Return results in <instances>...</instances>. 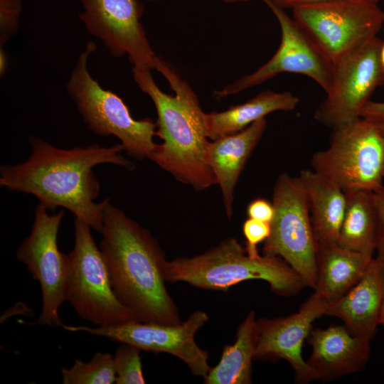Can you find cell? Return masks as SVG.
I'll use <instances>...</instances> for the list:
<instances>
[{"label": "cell", "mask_w": 384, "mask_h": 384, "mask_svg": "<svg viewBox=\"0 0 384 384\" xmlns=\"http://www.w3.org/2000/svg\"><path fill=\"white\" fill-rule=\"evenodd\" d=\"M274 218L264 243V255L283 259L306 286L316 284V245L307 196L298 176L281 174L275 183Z\"/></svg>", "instance_id": "cell-9"}, {"label": "cell", "mask_w": 384, "mask_h": 384, "mask_svg": "<svg viewBox=\"0 0 384 384\" xmlns=\"http://www.w3.org/2000/svg\"><path fill=\"white\" fill-rule=\"evenodd\" d=\"M90 228L75 219V245L66 255L65 301L82 319L98 326L137 321L116 296L105 260Z\"/></svg>", "instance_id": "cell-6"}, {"label": "cell", "mask_w": 384, "mask_h": 384, "mask_svg": "<svg viewBox=\"0 0 384 384\" xmlns=\"http://www.w3.org/2000/svg\"><path fill=\"white\" fill-rule=\"evenodd\" d=\"M311 353L306 361L316 380H331L362 370L370 356L369 340L353 335L344 325L311 328Z\"/></svg>", "instance_id": "cell-16"}, {"label": "cell", "mask_w": 384, "mask_h": 384, "mask_svg": "<svg viewBox=\"0 0 384 384\" xmlns=\"http://www.w3.org/2000/svg\"><path fill=\"white\" fill-rule=\"evenodd\" d=\"M249 218L270 223L274 218V209L272 203L264 198H257L249 203L247 208Z\"/></svg>", "instance_id": "cell-30"}, {"label": "cell", "mask_w": 384, "mask_h": 384, "mask_svg": "<svg viewBox=\"0 0 384 384\" xmlns=\"http://www.w3.org/2000/svg\"><path fill=\"white\" fill-rule=\"evenodd\" d=\"M64 384H112L116 380L114 357L97 352L89 362L76 359L70 368L61 369Z\"/></svg>", "instance_id": "cell-24"}, {"label": "cell", "mask_w": 384, "mask_h": 384, "mask_svg": "<svg viewBox=\"0 0 384 384\" xmlns=\"http://www.w3.org/2000/svg\"><path fill=\"white\" fill-rule=\"evenodd\" d=\"M346 193V205L337 243L373 256L375 251L376 208L374 191Z\"/></svg>", "instance_id": "cell-23"}, {"label": "cell", "mask_w": 384, "mask_h": 384, "mask_svg": "<svg viewBox=\"0 0 384 384\" xmlns=\"http://www.w3.org/2000/svg\"><path fill=\"white\" fill-rule=\"evenodd\" d=\"M329 303L314 293L298 312L287 317L257 321L255 358L286 360L301 383L316 380V376L302 356L303 343L312 323L325 314Z\"/></svg>", "instance_id": "cell-15"}, {"label": "cell", "mask_w": 384, "mask_h": 384, "mask_svg": "<svg viewBox=\"0 0 384 384\" xmlns=\"http://www.w3.org/2000/svg\"><path fill=\"white\" fill-rule=\"evenodd\" d=\"M28 141L31 153L25 161L1 166L0 186L36 196L50 211L58 207L67 209L100 233L109 198L95 201L100 185L93 168L111 164L133 169L132 162L121 154L122 144H92L63 149L35 136Z\"/></svg>", "instance_id": "cell-1"}, {"label": "cell", "mask_w": 384, "mask_h": 384, "mask_svg": "<svg viewBox=\"0 0 384 384\" xmlns=\"http://www.w3.org/2000/svg\"><path fill=\"white\" fill-rule=\"evenodd\" d=\"M334 129L329 146L315 152L311 169L345 193L383 186L384 136L362 117Z\"/></svg>", "instance_id": "cell-7"}, {"label": "cell", "mask_w": 384, "mask_h": 384, "mask_svg": "<svg viewBox=\"0 0 384 384\" xmlns=\"http://www.w3.org/2000/svg\"><path fill=\"white\" fill-rule=\"evenodd\" d=\"M100 250L114 292L137 321L181 323L165 287L164 255L150 233L110 199L103 211Z\"/></svg>", "instance_id": "cell-2"}, {"label": "cell", "mask_w": 384, "mask_h": 384, "mask_svg": "<svg viewBox=\"0 0 384 384\" xmlns=\"http://www.w3.org/2000/svg\"><path fill=\"white\" fill-rule=\"evenodd\" d=\"M267 127L262 118L244 129L210 142L208 162L222 191L227 216L233 214L234 188L240 173Z\"/></svg>", "instance_id": "cell-18"}, {"label": "cell", "mask_w": 384, "mask_h": 384, "mask_svg": "<svg viewBox=\"0 0 384 384\" xmlns=\"http://www.w3.org/2000/svg\"><path fill=\"white\" fill-rule=\"evenodd\" d=\"M297 176L307 196L316 242H337L345 213L346 193L336 183L313 169H302Z\"/></svg>", "instance_id": "cell-20"}, {"label": "cell", "mask_w": 384, "mask_h": 384, "mask_svg": "<svg viewBox=\"0 0 384 384\" xmlns=\"http://www.w3.org/2000/svg\"><path fill=\"white\" fill-rule=\"evenodd\" d=\"M374 197L376 208V257L384 262V186L374 191Z\"/></svg>", "instance_id": "cell-28"}, {"label": "cell", "mask_w": 384, "mask_h": 384, "mask_svg": "<svg viewBox=\"0 0 384 384\" xmlns=\"http://www.w3.org/2000/svg\"><path fill=\"white\" fill-rule=\"evenodd\" d=\"M270 223L248 218L243 223L242 231L246 239L245 250L251 257H258L257 245L265 241L270 234Z\"/></svg>", "instance_id": "cell-27"}, {"label": "cell", "mask_w": 384, "mask_h": 384, "mask_svg": "<svg viewBox=\"0 0 384 384\" xmlns=\"http://www.w3.org/2000/svg\"><path fill=\"white\" fill-rule=\"evenodd\" d=\"M86 31L99 38L114 57L127 55L133 66L154 68L156 55L141 23L139 0H80Z\"/></svg>", "instance_id": "cell-14"}, {"label": "cell", "mask_w": 384, "mask_h": 384, "mask_svg": "<svg viewBox=\"0 0 384 384\" xmlns=\"http://www.w3.org/2000/svg\"><path fill=\"white\" fill-rule=\"evenodd\" d=\"M166 281L186 282L193 286L226 290L230 286L250 279H262L280 296L294 295L305 285L301 277L283 259L264 255L250 257L233 238L202 255L179 257L163 263Z\"/></svg>", "instance_id": "cell-4"}, {"label": "cell", "mask_w": 384, "mask_h": 384, "mask_svg": "<svg viewBox=\"0 0 384 384\" xmlns=\"http://www.w3.org/2000/svg\"><path fill=\"white\" fill-rule=\"evenodd\" d=\"M384 289V262L373 257L362 278L328 305L325 314L340 319L355 336L370 341L379 325Z\"/></svg>", "instance_id": "cell-17"}, {"label": "cell", "mask_w": 384, "mask_h": 384, "mask_svg": "<svg viewBox=\"0 0 384 384\" xmlns=\"http://www.w3.org/2000/svg\"><path fill=\"white\" fill-rule=\"evenodd\" d=\"M154 68L167 80L174 95L164 92L155 82L151 69L133 66V78L139 89L153 101L157 113V144L150 156L178 181L196 190L217 184L208 162L206 113L197 96L174 68L156 56Z\"/></svg>", "instance_id": "cell-3"}, {"label": "cell", "mask_w": 384, "mask_h": 384, "mask_svg": "<svg viewBox=\"0 0 384 384\" xmlns=\"http://www.w3.org/2000/svg\"><path fill=\"white\" fill-rule=\"evenodd\" d=\"M139 347L122 343L116 351L114 364L117 384H143L145 380L142 373Z\"/></svg>", "instance_id": "cell-25"}, {"label": "cell", "mask_w": 384, "mask_h": 384, "mask_svg": "<svg viewBox=\"0 0 384 384\" xmlns=\"http://www.w3.org/2000/svg\"><path fill=\"white\" fill-rule=\"evenodd\" d=\"M21 9V0H0V48L18 33Z\"/></svg>", "instance_id": "cell-26"}, {"label": "cell", "mask_w": 384, "mask_h": 384, "mask_svg": "<svg viewBox=\"0 0 384 384\" xmlns=\"http://www.w3.org/2000/svg\"><path fill=\"white\" fill-rule=\"evenodd\" d=\"M262 1L270 9L279 23L282 34L279 47L274 55L257 70L215 92V95L225 97L238 94L281 73L306 75L328 92L332 84L334 64L284 9L268 0Z\"/></svg>", "instance_id": "cell-12"}, {"label": "cell", "mask_w": 384, "mask_h": 384, "mask_svg": "<svg viewBox=\"0 0 384 384\" xmlns=\"http://www.w3.org/2000/svg\"><path fill=\"white\" fill-rule=\"evenodd\" d=\"M96 48V44L89 41L79 55L66 85L68 94L93 133L114 136L130 156L138 160L149 159L157 146L154 142L156 123L149 118H133L123 100L93 78L88 60Z\"/></svg>", "instance_id": "cell-5"}, {"label": "cell", "mask_w": 384, "mask_h": 384, "mask_svg": "<svg viewBox=\"0 0 384 384\" xmlns=\"http://www.w3.org/2000/svg\"><path fill=\"white\" fill-rule=\"evenodd\" d=\"M223 1L227 3H235V2H245L250 0H223Z\"/></svg>", "instance_id": "cell-35"}, {"label": "cell", "mask_w": 384, "mask_h": 384, "mask_svg": "<svg viewBox=\"0 0 384 384\" xmlns=\"http://www.w3.org/2000/svg\"><path fill=\"white\" fill-rule=\"evenodd\" d=\"M257 334L255 314L250 311L238 329L236 340L224 348L218 364L206 377L207 384H247L251 383V365L255 357Z\"/></svg>", "instance_id": "cell-22"}, {"label": "cell", "mask_w": 384, "mask_h": 384, "mask_svg": "<svg viewBox=\"0 0 384 384\" xmlns=\"http://www.w3.org/2000/svg\"><path fill=\"white\" fill-rule=\"evenodd\" d=\"M299 99L290 92L263 91L247 102L223 112L206 114L208 137L211 140L238 132L276 111L294 110Z\"/></svg>", "instance_id": "cell-21"}, {"label": "cell", "mask_w": 384, "mask_h": 384, "mask_svg": "<svg viewBox=\"0 0 384 384\" xmlns=\"http://www.w3.org/2000/svg\"><path fill=\"white\" fill-rule=\"evenodd\" d=\"M361 117L373 124L384 136V102L369 100L362 110Z\"/></svg>", "instance_id": "cell-29"}, {"label": "cell", "mask_w": 384, "mask_h": 384, "mask_svg": "<svg viewBox=\"0 0 384 384\" xmlns=\"http://www.w3.org/2000/svg\"><path fill=\"white\" fill-rule=\"evenodd\" d=\"M48 211L41 203L36 206L31 231L18 248L16 257L40 284L42 307L37 323L58 327L63 326L59 309L65 301L66 255L57 242L64 211Z\"/></svg>", "instance_id": "cell-10"}, {"label": "cell", "mask_w": 384, "mask_h": 384, "mask_svg": "<svg viewBox=\"0 0 384 384\" xmlns=\"http://www.w3.org/2000/svg\"><path fill=\"white\" fill-rule=\"evenodd\" d=\"M380 65H381V68H382V71L383 74V78H384V41H383L380 51Z\"/></svg>", "instance_id": "cell-34"}, {"label": "cell", "mask_w": 384, "mask_h": 384, "mask_svg": "<svg viewBox=\"0 0 384 384\" xmlns=\"http://www.w3.org/2000/svg\"><path fill=\"white\" fill-rule=\"evenodd\" d=\"M149 1H162V0H149Z\"/></svg>", "instance_id": "cell-36"}, {"label": "cell", "mask_w": 384, "mask_h": 384, "mask_svg": "<svg viewBox=\"0 0 384 384\" xmlns=\"http://www.w3.org/2000/svg\"><path fill=\"white\" fill-rule=\"evenodd\" d=\"M293 18L334 65L377 36L384 11L372 0H333L292 9Z\"/></svg>", "instance_id": "cell-8"}, {"label": "cell", "mask_w": 384, "mask_h": 384, "mask_svg": "<svg viewBox=\"0 0 384 384\" xmlns=\"http://www.w3.org/2000/svg\"><path fill=\"white\" fill-rule=\"evenodd\" d=\"M9 65V58L4 47L0 48V75L2 77L5 75Z\"/></svg>", "instance_id": "cell-32"}, {"label": "cell", "mask_w": 384, "mask_h": 384, "mask_svg": "<svg viewBox=\"0 0 384 384\" xmlns=\"http://www.w3.org/2000/svg\"><path fill=\"white\" fill-rule=\"evenodd\" d=\"M373 258L337 242L317 243L314 293L329 304L336 302L362 278Z\"/></svg>", "instance_id": "cell-19"}, {"label": "cell", "mask_w": 384, "mask_h": 384, "mask_svg": "<svg viewBox=\"0 0 384 384\" xmlns=\"http://www.w3.org/2000/svg\"><path fill=\"white\" fill-rule=\"evenodd\" d=\"M382 43L375 36L334 65L331 88L314 113L317 122L334 128L361 117L373 92L384 82Z\"/></svg>", "instance_id": "cell-11"}, {"label": "cell", "mask_w": 384, "mask_h": 384, "mask_svg": "<svg viewBox=\"0 0 384 384\" xmlns=\"http://www.w3.org/2000/svg\"><path fill=\"white\" fill-rule=\"evenodd\" d=\"M379 324H381L384 327V289L380 304Z\"/></svg>", "instance_id": "cell-33"}, {"label": "cell", "mask_w": 384, "mask_h": 384, "mask_svg": "<svg viewBox=\"0 0 384 384\" xmlns=\"http://www.w3.org/2000/svg\"><path fill=\"white\" fill-rule=\"evenodd\" d=\"M208 319L206 312L197 311L186 321L177 324L132 321L107 327L65 325L63 327L70 331H83L132 344L144 351L172 354L186 363L195 375L206 377L210 370L208 353L197 346L194 336Z\"/></svg>", "instance_id": "cell-13"}, {"label": "cell", "mask_w": 384, "mask_h": 384, "mask_svg": "<svg viewBox=\"0 0 384 384\" xmlns=\"http://www.w3.org/2000/svg\"><path fill=\"white\" fill-rule=\"evenodd\" d=\"M268 1H270V2H272L273 4L276 5L277 6L280 7L283 9H292L293 8L298 6H301V5L324 2V1H333V0H268ZM372 1L379 3L382 0H372Z\"/></svg>", "instance_id": "cell-31"}]
</instances>
